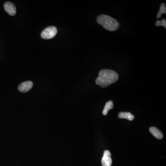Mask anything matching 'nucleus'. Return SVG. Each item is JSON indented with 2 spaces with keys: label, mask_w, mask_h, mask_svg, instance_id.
Here are the masks:
<instances>
[{
  "label": "nucleus",
  "mask_w": 166,
  "mask_h": 166,
  "mask_svg": "<svg viewBox=\"0 0 166 166\" xmlns=\"http://www.w3.org/2000/svg\"><path fill=\"white\" fill-rule=\"evenodd\" d=\"M118 79L119 75L115 71L110 69H102L99 72L96 83L101 87L106 88L116 82Z\"/></svg>",
  "instance_id": "f257e3e1"
},
{
  "label": "nucleus",
  "mask_w": 166,
  "mask_h": 166,
  "mask_svg": "<svg viewBox=\"0 0 166 166\" xmlns=\"http://www.w3.org/2000/svg\"><path fill=\"white\" fill-rule=\"evenodd\" d=\"M97 22L109 31H115L119 28V23L118 21L108 15H99L97 18Z\"/></svg>",
  "instance_id": "f03ea898"
},
{
  "label": "nucleus",
  "mask_w": 166,
  "mask_h": 166,
  "mask_svg": "<svg viewBox=\"0 0 166 166\" xmlns=\"http://www.w3.org/2000/svg\"><path fill=\"white\" fill-rule=\"evenodd\" d=\"M57 33V29L54 26L45 28L41 34V37L44 39H50L54 38Z\"/></svg>",
  "instance_id": "7ed1b4c3"
},
{
  "label": "nucleus",
  "mask_w": 166,
  "mask_h": 166,
  "mask_svg": "<svg viewBox=\"0 0 166 166\" xmlns=\"http://www.w3.org/2000/svg\"><path fill=\"white\" fill-rule=\"evenodd\" d=\"M111 154L108 150H105L103 154V157L102 159V166H111L112 160L111 158Z\"/></svg>",
  "instance_id": "20e7f679"
},
{
  "label": "nucleus",
  "mask_w": 166,
  "mask_h": 166,
  "mask_svg": "<svg viewBox=\"0 0 166 166\" xmlns=\"http://www.w3.org/2000/svg\"><path fill=\"white\" fill-rule=\"evenodd\" d=\"M4 8L8 14L11 16H14L16 13V8L14 4L11 2H6L4 4Z\"/></svg>",
  "instance_id": "39448f33"
},
{
  "label": "nucleus",
  "mask_w": 166,
  "mask_h": 166,
  "mask_svg": "<svg viewBox=\"0 0 166 166\" xmlns=\"http://www.w3.org/2000/svg\"><path fill=\"white\" fill-rule=\"evenodd\" d=\"M33 86V83L31 81H27L21 83L19 86L18 89L21 92H26L30 90Z\"/></svg>",
  "instance_id": "423d86ee"
},
{
  "label": "nucleus",
  "mask_w": 166,
  "mask_h": 166,
  "mask_svg": "<svg viewBox=\"0 0 166 166\" xmlns=\"http://www.w3.org/2000/svg\"><path fill=\"white\" fill-rule=\"evenodd\" d=\"M150 132L154 137L158 139L163 138V135L161 131L155 127H151L150 128Z\"/></svg>",
  "instance_id": "0eeeda50"
},
{
  "label": "nucleus",
  "mask_w": 166,
  "mask_h": 166,
  "mask_svg": "<svg viewBox=\"0 0 166 166\" xmlns=\"http://www.w3.org/2000/svg\"><path fill=\"white\" fill-rule=\"evenodd\" d=\"M118 117L120 119H126L132 121L134 119V116L130 112H120L118 114Z\"/></svg>",
  "instance_id": "6e6552de"
},
{
  "label": "nucleus",
  "mask_w": 166,
  "mask_h": 166,
  "mask_svg": "<svg viewBox=\"0 0 166 166\" xmlns=\"http://www.w3.org/2000/svg\"><path fill=\"white\" fill-rule=\"evenodd\" d=\"M114 108L113 102L112 101L108 102L105 104L104 109L102 111V114L104 115H106L108 113V111L110 109H112Z\"/></svg>",
  "instance_id": "1a4fd4ad"
},
{
  "label": "nucleus",
  "mask_w": 166,
  "mask_h": 166,
  "mask_svg": "<svg viewBox=\"0 0 166 166\" xmlns=\"http://www.w3.org/2000/svg\"><path fill=\"white\" fill-rule=\"evenodd\" d=\"M166 13V6L165 3H162L160 6V10L157 14V18H160L163 13Z\"/></svg>",
  "instance_id": "9d476101"
},
{
  "label": "nucleus",
  "mask_w": 166,
  "mask_h": 166,
  "mask_svg": "<svg viewBox=\"0 0 166 166\" xmlns=\"http://www.w3.org/2000/svg\"><path fill=\"white\" fill-rule=\"evenodd\" d=\"M156 26H163L166 28V21L165 19H162L161 21L160 20H157L156 23Z\"/></svg>",
  "instance_id": "9b49d317"
}]
</instances>
